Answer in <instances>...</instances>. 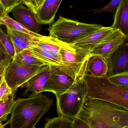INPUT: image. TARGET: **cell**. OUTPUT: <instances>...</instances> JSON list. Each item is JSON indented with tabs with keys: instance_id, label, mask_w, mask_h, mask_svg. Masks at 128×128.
<instances>
[{
	"instance_id": "cell-1",
	"label": "cell",
	"mask_w": 128,
	"mask_h": 128,
	"mask_svg": "<svg viewBox=\"0 0 128 128\" xmlns=\"http://www.w3.org/2000/svg\"><path fill=\"white\" fill-rule=\"evenodd\" d=\"M77 117L90 128H123L128 126V110L110 102L86 97Z\"/></svg>"
},
{
	"instance_id": "cell-2",
	"label": "cell",
	"mask_w": 128,
	"mask_h": 128,
	"mask_svg": "<svg viewBox=\"0 0 128 128\" xmlns=\"http://www.w3.org/2000/svg\"><path fill=\"white\" fill-rule=\"evenodd\" d=\"M53 101L41 93H32L28 98H18L15 100L10 118L4 126L9 124L10 128H35L52 107Z\"/></svg>"
},
{
	"instance_id": "cell-3",
	"label": "cell",
	"mask_w": 128,
	"mask_h": 128,
	"mask_svg": "<svg viewBox=\"0 0 128 128\" xmlns=\"http://www.w3.org/2000/svg\"><path fill=\"white\" fill-rule=\"evenodd\" d=\"M88 61L83 65L69 89L56 96L59 116L74 120L80 112L86 97L85 79L88 74Z\"/></svg>"
},
{
	"instance_id": "cell-4",
	"label": "cell",
	"mask_w": 128,
	"mask_h": 128,
	"mask_svg": "<svg viewBox=\"0 0 128 128\" xmlns=\"http://www.w3.org/2000/svg\"><path fill=\"white\" fill-rule=\"evenodd\" d=\"M86 96L118 105L128 110V89L116 84L108 76L97 77L87 74Z\"/></svg>"
},
{
	"instance_id": "cell-5",
	"label": "cell",
	"mask_w": 128,
	"mask_h": 128,
	"mask_svg": "<svg viewBox=\"0 0 128 128\" xmlns=\"http://www.w3.org/2000/svg\"><path fill=\"white\" fill-rule=\"evenodd\" d=\"M103 27L100 24L82 23L59 15L58 20L51 24L47 30L50 36L71 45Z\"/></svg>"
},
{
	"instance_id": "cell-6",
	"label": "cell",
	"mask_w": 128,
	"mask_h": 128,
	"mask_svg": "<svg viewBox=\"0 0 128 128\" xmlns=\"http://www.w3.org/2000/svg\"><path fill=\"white\" fill-rule=\"evenodd\" d=\"M59 42L61 66L59 68L74 80L83 65L91 58V51Z\"/></svg>"
},
{
	"instance_id": "cell-7",
	"label": "cell",
	"mask_w": 128,
	"mask_h": 128,
	"mask_svg": "<svg viewBox=\"0 0 128 128\" xmlns=\"http://www.w3.org/2000/svg\"><path fill=\"white\" fill-rule=\"evenodd\" d=\"M47 65L42 66H26L17 63L13 60L10 64L5 78L13 92L23 86L32 77L49 67Z\"/></svg>"
},
{
	"instance_id": "cell-8",
	"label": "cell",
	"mask_w": 128,
	"mask_h": 128,
	"mask_svg": "<svg viewBox=\"0 0 128 128\" xmlns=\"http://www.w3.org/2000/svg\"><path fill=\"white\" fill-rule=\"evenodd\" d=\"M50 74L43 92H50L56 96L67 91L73 83L74 80L68 74L57 67L50 66Z\"/></svg>"
},
{
	"instance_id": "cell-9",
	"label": "cell",
	"mask_w": 128,
	"mask_h": 128,
	"mask_svg": "<svg viewBox=\"0 0 128 128\" xmlns=\"http://www.w3.org/2000/svg\"><path fill=\"white\" fill-rule=\"evenodd\" d=\"M126 40V37L122 32L115 29L103 41L91 50L90 57L99 56L107 60Z\"/></svg>"
},
{
	"instance_id": "cell-10",
	"label": "cell",
	"mask_w": 128,
	"mask_h": 128,
	"mask_svg": "<svg viewBox=\"0 0 128 128\" xmlns=\"http://www.w3.org/2000/svg\"><path fill=\"white\" fill-rule=\"evenodd\" d=\"M107 61L109 66V76L128 72V40L107 59Z\"/></svg>"
},
{
	"instance_id": "cell-11",
	"label": "cell",
	"mask_w": 128,
	"mask_h": 128,
	"mask_svg": "<svg viewBox=\"0 0 128 128\" xmlns=\"http://www.w3.org/2000/svg\"><path fill=\"white\" fill-rule=\"evenodd\" d=\"M23 4L16 7L12 10L14 18L32 31L38 34L41 30V24L39 22L34 12Z\"/></svg>"
},
{
	"instance_id": "cell-12",
	"label": "cell",
	"mask_w": 128,
	"mask_h": 128,
	"mask_svg": "<svg viewBox=\"0 0 128 128\" xmlns=\"http://www.w3.org/2000/svg\"><path fill=\"white\" fill-rule=\"evenodd\" d=\"M6 28L7 34L11 38L14 46L16 54L36 46L41 38L13 30L8 27Z\"/></svg>"
},
{
	"instance_id": "cell-13",
	"label": "cell",
	"mask_w": 128,
	"mask_h": 128,
	"mask_svg": "<svg viewBox=\"0 0 128 128\" xmlns=\"http://www.w3.org/2000/svg\"><path fill=\"white\" fill-rule=\"evenodd\" d=\"M115 29L110 27L103 26L101 28L71 45L91 51L103 41Z\"/></svg>"
},
{
	"instance_id": "cell-14",
	"label": "cell",
	"mask_w": 128,
	"mask_h": 128,
	"mask_svg": "<svg viewBox=\"0 0 128 128\" xmlns=\"http://www.w3.org/2000/svg\"><path fill=\"white\" fill-rule=\"evenodd\" d=\"M63 0H45L36 15L41 24H50Z\"/></svg>"
},
{
	"instance_id": "cell-15",
	"label": "cell",
	"mask_w": 128,
	"mask_h": 128,
	"mask_svg": "<svg viewBox=\"0 0 128 128\" xmlns=\"http://www.w3.org/2000/svg\"><path fill=\"white\" fill-rule=\"evenodd\" d=\"M111 27L118 30L128 40V0H122L114 16V22Z\"/></svg>"
},
{
	"instance_id": "cell-16",
	"label": "cell",
	"mask_w": 128,
	"mask_h": 128,
	"mask_svg": "<svg viewBox=\"0 0 128 128\" xmlns=\"http://www.w3.org/2000/svg\"><path fill=\"white\" fill-rule=\"evenodd\" d=\"M50 74V66L46 70L32 77L22 87H26V89L23 94L25 95L29 92L38 94L43 92L45 85L48 80Z\"/></svg>"
},
{
	"instance_id": "cell-17",
	"label": "cell",
	"mask_w": 128,
	"mask_h": 128,
	"mask_svg": "<svg viewBox=\"0 0 128 128\" xmlns=\"http://www.w3.org/2000/svg\"><path fill=\"white\" fill-rule=\"evenodd\" d=\"M88 74L97 77L109 76V69L107 60L99 56L91 57L88 63Z\"/></svg>"
},
{
	"instance_id": "cell-18",
	"label": "cell",
	"mask_w": 128,
	"mask_h": 128,
	"mask_svg": "<svg viewBox=\"0 0 128 128\" xmlns=\"http://www.w3.org/2000/svg\"><path fill=\"white\" fill-rule=\"evenodd\" d=\"M36 46L41 49L53 56L61 64V58L60 55L61 46L60 42L57 39L50 36H43Z\"/></svg>"
},
{
	"instance_id": "cell-19",
	"label": "cell",
	"mask_w": 128,
	"mask_h": 128,
	"mask_svg": "<svg viewBox=\"0 0 128 128\" xmlns=\"http://www.w3.org/2000/svg\"><path fill=\"white\" fill-rule=\"evenodd\" d=\"M14 60L18 64L26 66H40L47 65L35 57L29 49L26 50L16 54Z\"/></svg>"
},
{
	"instance_id": "cell-20",
	"label": "cell",
	"mask_w": 128,
	"mask_h": 128,
	"mask_svg": "<svg viewBox=\"0 0 128 128\" xmlns=\"http://www.w3.org/2000/svg\"><path fill=\"white\" fill-rule=\"evenodd\" d=\"M0 21L1 25H4L13 30L26 33L36 37L41 38L43 36L32 31L20 22L10 17L8 15L1 16Z\"/></svg>"
},
{
	"instance_id": "cell-21",
	"label": "cell",
	"mask_w": 128,
	"mask_h": 128,
	"mask_svg": "<svg viewBox=\"0 0 128 128\" xmlns=\"http://www.w3.org/2000/svg\"><path fill=\"white\" fill-rule=\"evenodd\" d=\"M33 54L38 59L43 62L47 65L56 66L60 68L61 64L58 59L51 54L42 50L36 46H34L29 49Z\"/></svg>"
},
{
	"instance_id": "cell-22",
	"label": "cell",
	"mask_w": 128,
	"mask_h": 128,
	"mask_svg": "<svg viewBox=\"0 0 128 128\" xmlns=\"http://www.w3.org/2000/svg\"><path fill=\"white\" fill-rule=\"evenodd\" d=\"M16 91L13 92L8 97L0 100V122H5L11 114L15 104V97Z\"/></svg>"
},
{
	"instance_id": "cell-23",
	"label": "cell",
	"mask_w": 128,
	"mask_h": 128,
	"mask_svg": "<svg viewBox=\"0 0 128 128\" xmlns=\"http://www.w3.org/2000/svg\"><path fill=\"white\" fill-rule=\"evenodd\" d=\"M74 120L59 116L47 119L44 128H73Z\"/></svg>"
},
{
	"instance_id": "cell-24",
	"label": "cell",
	"mask_w": 128,
	"mask_h": 128,
	"mask_svg": "<svg viewBox=\"0 0 128 128\" xmlns=\"http://www.w3.org/2000/svg\"><path fill=\"white\" fill-rule=\"evenodd\" d=\"M13 60L0 44V82L5 78L7 69Z\"/></svg>"
},
{
	"instance_id": "cell-25",
	"label": "cell",
	"mask_w": 128,
	"mask_h": 128,
	"mask_svg": "<svg viewBox=\"0 0 128 128\" xmlns=\"http://www.w3.org/2000/svg\"><path fill=\"white\" fill-rule=\"evenodd\" d=\"M0 42L7 52L14 59L16 52L12 40L9 35L6 34L2 28L0 30Z\"/></svg>"
},
{
	"instance_id": "cell-26",
	"label": "cell",
	"mask_w": 128,
	"mask_h": 128,
	"mask_svg": "<svg viewBox=\"0 0 128 128\" xmlns=\"http://www.w3.org/2000/svg\"><path fill=\"white\" fill-rule=\"evenodd\" d=\"M22 4L21 0H0L1 16L8 15L15 7Z\"/></svg>"
},
{
	"instance_id": "cell-27",
	"label": "cell",
	"mask_w": 128,
	"mask_h": 128,
	"mask_svg": "<svg viewBox=\"0 0 128 128\" xmlns=\"http://www.w3.org/2000/svg\"><path fill=\"white\" fill-rule=\"evenodd\" d=\"M108 77L113 82L128 89V72L117 74Z\"/></svg>"
},
{
	"instance_id": "cell-28",
	"label": "cell",
	"mask_w": 128,
	"mask_h": 128,
	"mask_svg": "<svg viewBox=\"0 0 128 128\" xmlns=\"http://www.w3.org/2000/svg\"><path fill=\"white\" fill-rule=\"evenodd\" d=\"M122 0H111L106 6L97 10L96 12H109L115 15L116 11Z\"/></svg>"
},
{
	"instance_id": "cell-29",
	"label": "cell",
	"mask_w": 128,
	"mask_h": 128,
	"mask_svg": "<svg viewBox=\"0 0 128 128\" xmlns=\"http://www.w3.org/2000/svg\"><path fill=\"white\" fill-rule=\"evenodd\" d=\"M0 100H1L7 98L13 92L8 86L5 78L0 82Z\"/></svg>"
},
{
	"instance_id": "cell-30",
	"label": "cell",
	"mask_w": 128,
	"mask_h": 128,
	"mask_svg": "<svg viewBox=\"0 0 128 128\" xmlns=\"http://www.w3.org/2000/svg\"><path fill=\"white\" fill-rule=\"evenodd\" d=\"M73 128H90L88 124L78 117L73 121Z\"/></svg>"
},
{
	"instance_id": "cell-31",
	"label": "cell",
	"mask_w": 128,
	"mask_h": 128,
	"mask_svg": "<svg viewBox=\"0 0 128 128\" xmlns=\"http://www.w3.org/2000/svg\"><path fill=\"white\" fill-rule=\"evenodd\" d=\"M45 0H31L35 14H36L38 9L41 6Z\"/></svg>"
},
{
	"instance_id": "cell-32",
	"label": "cell",
	"mask_w": 128,
	"mask_h": 128,
	"mask_svg": "<svg viewBox=\"0 0 128 128\" xmlns=\"http://www.w3.org/2000/svg\"><path fill=\"white\" fill-rule=\"evenodd\" d=\"M21 0L23 4L27 6L28 8L34 12V8L32 4L31 0Z\"/></svg>"
},
{
	"instance_id": "cell-33",
	"label": "cell",
	"mask_w": 128,
	"mask_h": 128,
	"mask_svg": "<svg viewBox=\"0 0 128 128\" xmlns=\"http://www.w3.org/2000/svg\"><path fill=\"white\" fill-rule=\"evenodd\" d=\"M4 126L2 124V122H0V128H4Z\"/></svg>"
},
{
	"instance_id": "cell-34",
	"label": "cell",
	"mask_w": 128,
	"mask_h": 128,
	"mask_svg": "<svg viewBox=\"0 0 128 128\" xmlns=\"http://www.w3.org/2000/svg\"><path fill=\"white\" fill-rule=\"evenodd\" d=\"M128 128V126H127V127H124V128Z\"/></svg>"
},
{
	"instance_id": "cell-35",
	"label": "cell",
	"mask_w": 128,
	"mask_h": 128,
	"mask_svg": "<svg viewBox=\"0 0 128 128\" xmlns=\"http://www.w3.org/2000/svg\"></svg>"
}]
</instances>
